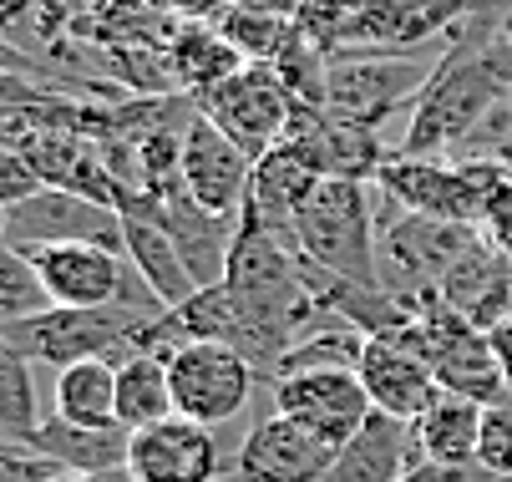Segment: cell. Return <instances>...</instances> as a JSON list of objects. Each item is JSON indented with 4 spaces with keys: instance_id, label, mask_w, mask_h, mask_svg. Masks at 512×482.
I'll return each instance as SVG.
<instances>
[{
    "instance_id": "15",
    "label": "cell",
    "mask_w": 512,
    "mask_h": 482,
    "mask_svg": "<svg viewBox=\"0 0 512 482\" xmlns=\"http://www.w3.org/2000/svg\"><path fill=\"white\" fill-rule=\"evenodd\" d=\"M330 467L335 447L274 411L244 437V447L234 452V477L224 482H325Z\"/></svg>"
},
{
    "instance_id": "9",
    "label": "cell",
    "mask_w": 512,
    "mask_h": 482,
    "mask_svg": "<svg viewBox=\"0 0 512 482\" xmlns=\"http://www.w3.org/2000/svg\"><path fill=\"white\" fill-rule=\"evenodd\" d=\"M0 244H11L21 254H36L51 244H107V249L127 254L122 214L97 198L66 193V188H41L26 203H11L0 214Z\"/></svg>"
},
{
    "instance_id": "24",
    "label": "cell",
    "mask_w": 512,
    "mask_h": 482,
    "mask_svg": "<svg viewBox=\"0 0 512 482\" xmlns=\"http://www.w3.org/2000/svg\"><path fill=\"white\" fill-rule=\"evenodd\" d=\"M41 457H51L61 472H87V477H107V472H122L127 467V452H132V432L127 427H71L61 417H51L36 442H31Z\"/></svg>"
},
{
    "instance_id": "12",
    "label": "cell",
    "mask_w": 512,
    "mask_h": 482,
    "mask_svg": "<svg viewBox=\"0 0 512 482\" xmlns=\"http://www.w3.org/2000/svg\"><path fill=\"white\" fill-rule=\"evenodd\" d=\"M249 183H254V158L198 107L183 137V193L213 214H244Z\"/></svg>"
},
{
    "instance_id": "6",
    "label": "cell",
    "mask_w": 512,
    "mask_h": 482,
    "mask_svg": "<svg viewBox=\"0 0 512 482\" xmlns=\"http://www.w3.org/2000/svg\"><path fill=\"white\" fill-rule=\"evenodd\" d=\"M411 346L431 361L436 381H442V391H457V396H472L482 406L492 401H507V371H502V356L492 346V330L472 325L462 310L452 305H426L411 325Z\"/></svg>"
},
{
    "instance_id": "14",
    "label": "cell",
    "mask_w": 512,
    "mask_h": 482,
    "mask_svg": "<svg viewBox=\"0 0 512 482\" xmlns=\"http://www.w3.org/2000/svg\"><path fill=\"white\" fill-rule=\"evenodd\" d=\"M355 376L365 381L376 411H391V417H401V422H416L421 411L442 396V381H436L431 361L411 346L406 325L391 330V335H365Z\"/></svg>"
},
{
    "instance_id": "7",
    "label": "cell",
    "mask_w": 512,
    "mask_h": 482,
    "mask_svg": "<svg viewBox=\"0 0 512 482\" xmlns=\"http://www.w3.org/2000/svg\"><path fill=\"white\" fill-rule=\"evenodd\" d=\"M203 117H213L218 127H224L234 143L259 163L269 148H279L289 127H295V92H289V82L279 77L274 61H249L244 72H234L224 87H213L208 97H198Z\"/></svg>"
},
{
    "instance_id": "19",
    "label": "cell",
    "mask_w": 512,
    "mask_h": 482,
    "mask_svg": "<svg viewBox=\"0 0 512 482\" xmlns=\"http://www.w3.org/2000/svg\"><path fill=\"white\" fill-rule=\"evenodd\" d=\"M325 183V173L305 158V148L300 143H284L279 148H269L259 163H254V183H249V203L244 209L279 239V244H289L300 254V244H295V219H300V209L310 203V193Z\"/></svg>"
},
{
    "instance_id": "37",
    "label": "cell",
    "mask_w": 512,
    "mask_h": 482,
    "mask_svg": "<svg viewBox=\"0 0 512 482\" xmlns=\"http://www.w3.org/2000/svg\"><path fill=\"white\" fill-rule=\"evenodd\" d=\"M492 346H497V356H502V371H507V391H512V320L492 330Z\"/></svg>"
},
{
    "instance_id": "20",
    "label": "cell",
    "mask_w": 512,
    "mask_h": 482,
    "mask_svg": "<svg viewBox=\"0 0 512 482\" xmlns=\"http://www.w3.org/2000/svg\"><path fill=\"white\" fill-rule=\"evenodd\" d=\"M163 224L193 274V285L208 290V285H224L229 274V259H234V239H239V224L244 214H213L203 203H193L183 188L163 198Z\"/></svg>"
},
{
    "instance_id": "32",
    "label": "cell",
    "mask_w": 512,
    "mask_h": 482,
    "mask_svg": "<svg viewBox=\"0 0 512 482\" xmlns=\"http://www.w3.org/2000/svg\"><path fill=\"white\" fill-rule=\"evenodd\" d=\"M46 188V178L36 173V163L26 158V148L21 143H6L0 148V203H26L31 193H41Z\"/></svg>"
},
{
    "instance_id": "26",
    "label": "cell",
    "mask_w": 512,
    "mask_h": 482,
    "mask_svg": "<svg viewBox=\"0 0 512 482\" xmlns=\"http://www.w3.org/2000/svg\"><path fill=\"white\" fill-rule=\"evenodd\" d=\"M51 401H56L51 417H61L71 427H122L117 422V361L92 356V361L56 371Z\"/></svg>"
},
{
    "instance_id": "17",
    "label": "cell",
    "mask_w": 512,
    "mask_h": 482,
    "mask_svg": "<svg viewBox=\"0 0 512 482\" xmlns=\"http://www.w3.org/2000/svg\"><path fill=\"white\" fill-rule=\"evenodd\" d=\"M117 214H122V239H127L132 269L153 285V295L168 310L188 305L198 295V285H193V274H188V264H183V254H178V244L163 224V198L158 193H127L117 203Z\"/></svg>"
},
{
    "instance_id": "1",
    "label": "cell",
    "mask_w": 512,
    "mask_h": 482,
    "mask_svg": "<svg viewBox=\"0 0 512 482\" xmlns=\"http://www.w3.org/2000/svg\"><path fill=\"white\" fill-rule=\"evenodd\" d=\"M512 97V41H492L477 51H452L447 66L426 82V92L406 107L401 158H452L462 137Z\"/></svg>"
},
{
    "instance_id": "38",
    "label": "cell",
    "mask_w": 512,
    "mask_h": 482,
    "mask_svg": "<svg viewBox=\"0 0 512 482\" xmlns=\"http://www.w3.org/2000/svg\"><path fill=\"white\" fill-rule=\"evenodd\" d=\"M51 482H107V477H87V472H61V477H51Z\"/></svg>"
},
{
    "instance_id": "11",
    "label": "cell",
    "mask_w": 512,
    "mask_h": 482,
    "mask_svg": "<svg viewBox=\"0 0 512 482\" xmlns=\"http://www.w3.org/2000/svg\"><path fill=\"white\" fill-rule=\"evenodd\" d=\"M376 188L411 214L447 219V224H482V188L452 158H401V153H391L386 168L376 173Z\"/></svg>"
},
{
    "instance_id": "28",
    "label": "cell",
    "mask_w": 512,
    "mask_h": 482,
    "mask_svg": "<svg viewBox=\"0 0 512 482\" xmlns=\"http://www.w3.org/2000/svg\"><path fill=\"white\" fill-rule=\"evenodd\" d=\"M46 422L51 417H41L36 366L0 346V437H6V447H31Z\"/></svg>"
},
{
    "instance_id": "18",
    "label": "cell",
    "mask_w": 512,
    "mask_h": 482,
    "mask_svg": "<svg viewBox=\"0 0 512 482\" xmlns=\"http://www.w3.org/2000/svg\"><path fill=\"white\" fill-rule=\"evenodd\" d=\"M289 143H300L305 158L325 173V178H350V183H376V173L386 168V148H381V127H360L345 122L325 107H300Z\"/></svg>"
},
{
    "instance_id": "31",
    "label": "cell",
    "mask_w": 512,
    "mask_h": 482,
    "mask_svg": "<svg viewBox=\"0 0 512 482\" xmlns=\"http://www.w3.org/2000/svg\"><path fill=\"white\" fill-rule=\"evenodd\" d=\"M477 462L492 477H512V396L492 401L482 411V442H477Z\"/></svg>"
},
{
    "instance_id": "5",
    "label": "cell",
    "mask_w": 512,
    "mask_h": 482,
    "mask_svg": "<svg viewBox=\"0 0 512 482\" xmlns=\"http://www.w3.org/2000/svg\"><path fill=\"white\" fill-rule=\"evenodd\" d=\"M452 51H396V56H340L330 61L325 77V112L360 122V127H381L401 107H411L426 82L447 66Z\"/></svg>"
},
{
    "instance_id": "22",
    "label": "cell",
    "mask_w": 512,
    "mask_h": 482,
    "mask_svg": "<svg viewBox=\"0 0 512 482\" xmlns=\"http://www.w3.org/2000/svg\"><path fill=\"white\" fill-rule=\"evenodd\" d=\"M416 462H421L416 427L391 417V411H371L365 427L335 452L325 482H401Z\"/></svg>"
},
{
    "instance_id": "3",
    "label": "cell",
    "mask_w": 512,
    "mask_h": 482,
    "mask_svg": "<svg viewBox=\"0 0 512 482\" xmlns=\"http://www.w3.org/2000/svg\"><path fill=\"white\" fill-rule=\"evenodd\" d=\"M482 239L477 224H447L401 209L396 198L376 188V249H381V285L411 305L416 315L426 305H442V285L457 269V259Z\"/></svg>"
},
{
    "instance_id": "4",
    "label": "cell",
    "mask_w": 512,
    "mask_h": 482,
    "mask_svg": "<svg viewBox=\"0 0 512 482\" xmlns=\"http://www.w3.org/2000/svg\"><path fill=\"white\" fill-rule=\"evenodd\" d=\"M158 315H137L127 305H107V310H66V305H51L31 320H11L0 330V346L26 356L31 366H51V371H66L77 361H92V356H122L132 351V340L142 335V325H153Z\"/></svg>"
},
{
    "instance_id": "10",
    "label": "cell",
    "mask_w": 512,
    "mask_h": 482,
    "mask_svg": "<svg viewBox=\"0 0 512 482\" xmlns=\"http://www.w3.org/2000/svg\"><path fill=\"white\" fill-rule=\"evenodd\" d=\"M274 411L289 422H300L305 432H315L320 442H330L335 452L365 427V417L376 411L371 391L355 371H295L269 381Z\"/></svg>"
},
{
    "instance_id": "35",
    "label": "cell",
    "mask_w": 512,
    "mask_h": 482,
    "mask_svg": "<svg viewBox=\"0 0 512 482\" xmlns=\"http://www.w3.org/2000/svg\"><path fill=\"white\" fill-rule=\"evenodd\" d=\"M401 482H492V472L482 462H431V457H421Z\"/></svg>"
},
{
    "instance_id": "30",
    "label": "cell",
    "mask_w": 512,
    "mask_h": 482,
    "mask_svg": "<svg viewBox=\"0 0 512 482\" xmlns=\"http://www.w3.org/2000/svg\"><path fill=\"white\" fill-rule=\"evenodd\" d=\"M41 310H51V295L36 274V259L11 249V244H0V325L31 320Z\"/></svg>"
},
{
    "instance_id": "41",
    "label": "cell",
    "mask_w": 512,
    "mask_h": 482,
    "mask_svg": "<svg viewBox=\"0 0 512 482\" xmlns=\"http://www.w3.org/2000/svg\"><path fill=\"white\" fill-rule=\"evenodd\" d=\"M507 107H512V97H507Z\"/></svg>"
},
{
    "instance_id": "13",
    "label": "cell",
    "mask_w": 512,
    "mask_h": 482,
    "mask_svg": "<svg viewBox=\"0 0 512 482\" xmlns=\"http://www.w3.org/2000/svg\"><path fill=\"white\" fill-rule=\"evenodd\" d=\"M31 259L51 305H66V310H107L122 300L132 280V259L107 244H51V249H36Z\"/></svg>"
},
{
    "instance_id": "27",
    "label": "cell",
    "mask_w": 512,
    "mask_h": 482,
    "mask_svg": "<svg viewBox=\"0 0 512 482\" xmlns=\"http://www.w3.org/2000/svg\"><path fill=\"white\" fill-rule=\"evenodd\" d=\"M482 411H487L482 401L457 396V391H442V396H436L421 417L411 422L421 457H431V462H477Z\"/></svg>"
},
{
    "instance_id": "29",
    "label": "cell",
    "mask_w": 512,
    "mask_h": 482,
    "mask_svg": "<svg viewBox=\"0 0 512 482\" xmlns=\"http://www.w3.org/2000/svg\"><path fill=\"white\" fill-rule=\"evenodd\" d=\"M218 31L249 61H279V51L295 41V26L284 21V11H264L259 0H229V11L218 16Z\"/></svg>"
},
{
    "instance_id": "8",
    "label": "cell",
    "mask_w": 512,
    "mask_h": 482,
    "mask_svg": "<svg viewBox=\"0 0 512 482\" xmlns=\"http://www.w3.org/2000/svg\"><path fill=\"white\" fill-rule=\"evenodd\" d=\"M168 376H173V401L178 417L203 422V427H229L234 417H244V406L254 401L259 371L218 340H183L168 356Z\"/></svg>"
},
{
    "instance_id": "39",
    "label": "cell",
    "mask_w": 512,
    "mask_h": 482,
    "mask_svg": "<svg viewBox=\"0 0 512 482\" xmlns=\"http://www.w3.org/2000/svg\"><path fill=\"white\" fill-rule=\"evenodd\" d=\"M97 11H112V6H132V0H92Z\"/></svg>"
},
{
    "instance_id": "21",
    "label": "cell",
    "mask_w": 512,
    "mask_h": 482,
    "mask_svg": "<svg viewBox=\"0 0 512 482\" xmlns=\"http://www.w3.org/2000/svg\"><path fill=\"white\" fill-rule=\"evenodd\" d=\"M442 305L462 310L472 325L497 330L512 320V254L497 249L487 234L457 259V269L442 285Z\"/></svg>"
},
{
    "instance_id": "36",
    "label": "cell",
    "mask_w": 512,
    "mask_h": 482,
    "mask_svg": "<svg viewBox=\"0 0 512 482\" xmlns=\"http://www.w3.org/2000/svg\"><path fill=\"white\" fill-rule=\"evenodd\" d=\"M158 6L173 21H218V16L229 11V0H158Z\"/></svg>"
},
{
    "instance_id": "2",
    "label": "cell",
    "mask_w": 512,
    "mask_h": 482,
    "mask_svg": "<svg viewBox=\"0 0 512 482\" xmlns=\"http://www.w3.org/2000/svg\"><path fill=\"white\" fill-rule=\"evenodd\" d=\"M295 244L330 285H381L376 249V183L325 178L295 219Z\"/></svg>"
},
{
    "instance_id": "23",
    "label": "cell",
    "mask_w": 512,
    "mask_h": 482,
    "mask_svg": "<svg viewBox=\"0 0 512 482\" xmlns=\"http://www.w3.org/2000/svg\"><path fill=\"white\" fill-rule=\"evenodd\" d=\"M168 61H173L178 92L188 97H208L213 87H224L234 72L249 66V56L218 31V21H183L178 36L168 41Z\"/></svg>"
},
{
    "instance_id": "16",
    "label": "cell",
    "mask_w": 512,
    "mask_h": 482,
    "mask_svg": "<svg viewBox=\"0 0 512 482\" xmlns=\"http://www.w3.org/2000/svg\"><path fill=\"white\" fill-rule=\"evenodd\" d=\"M127 472L132 482H224V457L213 427L168 417L148 432H132Z\"/></svg>"
},
{
    "instance_id": "25",
    "label": "cell",
    "mask_w": 512,
    "mask_h": 482,
    "mask_svg": "<svg viewBox=\"0 0 512 482\" xmlns=\"http://www.w3.org/2000/svg\"><path fill=\"white\" fill-rule=\"evenodd\" d=\"M168 417H178L168 361L153 351H122L117 356V422L127 432H148Z\"/></svg>"
},
{
    "instance_id": "34",
    "label": "cell",
    "mask_w": 512,
    "mask_h": 482,
    "mask_svg": "<svg viewBox=\"0 0 512 482\" xmlns=\"http://www.w3.org/2000/svg\"><path fill=\"white\" fill-rule=\"evenodd\" d=\"M51 477H61V467L36 447H6V457H0V482H51Z\"/></svg>"
},
{
    "instance_id": "33",
    "label": "cell",
    "mask_w": 512,
    "mask_h": 482,
    "mask_svg": "<svg viewBox=\"0 0 512 482\" xmlns=\"http://www.w3.org/2000/svg\"><path fill=\"white\" fill-rule=\"evenodd\" d=\"M497 249H507L512 254V173H502L492 188H487V198H482V224H477Z\"/></svg>"
},
{
    "instance_id": "40",
    "label": "cell",
    "mask_w": 512,
    "mask_h": 482,
    "mask_svg": "<svg viewBox=\"0 0 512 482\" xmlns=\"http://www.w3.org/2000/svg\"><path fill=\"white\" fill-rule=\"evenodd\" d=\"M492 482H512V477H492Z\"/></svg>"
}]
</instances>
